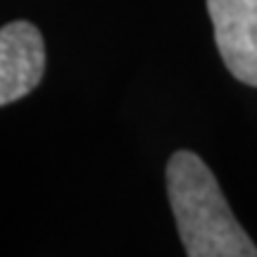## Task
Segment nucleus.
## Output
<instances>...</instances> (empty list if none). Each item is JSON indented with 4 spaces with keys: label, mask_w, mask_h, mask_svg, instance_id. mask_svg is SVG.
Here are the masks:
<instances>
[{
    "label": "nucleus",
    "mask_w": 257,
    "mask_h": 257,
    "mask_svg": "<svg viewBox=\"0 0 257 257\" xmlns=\"http://www.w3.org/2000/svg\"><path fill=\"white\" fill-rule=\"evenodd\" d=\"M207 12L226 69L257 88V0H207Z\"/></svg>",
    "instance_id": "obj_2"
},
{
    "label": "nucleus",
    "mask_w": 257,
    "mask_h": 257,
    "mask_svg": "<svg viewBox=\"0 0 257 257\" xmlns=\"http://www.w3.org/2000/svg\"><path fill=\"white\" fill-rule=\"evenodd\" d=\"M46 72L43 36L29 22H10L0 29V107L24 98Z\"/></svg>",
    "instance_id": "obj_3"
},
{
    "label": "nucleus",
    "mask_w": 257,
    "mask_h": 257,
    "mask_svg": "<svg viewBox=\"0 0 257 257\" xmlns=\"http://www.w3.org/2000/svg\"><path fill=\"white\" fill-rule=\"evenodd\" d=\"M167 193L186 255L257 257L255 243L231 214L210 167L191 150H179L167 165Z\"/></svg>",
    "instance_id": "obj_1"
}]
</instances>
